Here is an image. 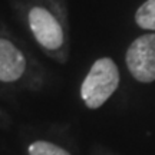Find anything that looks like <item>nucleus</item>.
Segmentation results:
<instances>
[{
	"label": "nucleus",
	"mask_w": 155,
	"mask_h": 155,
	"mask_svg": "<svg viewBox=\"0 0 155 155\" xmlns=\"http://www.w3.org/2000/svg\"><path fill=\"white\" fill-rule=\"evenodd\" d=\"M135 22L139 28L155 30V0H147L139 6L135 13Z\"/></svg>",
	"instance_id": "39448f33"
},
{
	"label": "nucleus",
	"mask_w": 155,
	"mask_h": 155,
	"mask_svg": "<svg viewBox=\"0 0 155 155\" xmlns=\"http://www.w3.org/2000/svg\"><path fill=\"white\" fill-rule=\"evenodd\" d=\"M26 59L15 45L0 39V81L15 82L25 73Z\"/></svg>",
	"instance_id": "20e7f679"
},
{
	"label": "nucleus",
	"mask_w": 155,
	"mask_h": 155,
	"mask_svg": "<svg viewBox=\"0 0 155 155\" xmlns=\"http://www.w3.org/2000/svg\"><path fill=\"white\" fill-rule=\"evenodd\" d=\"M29 26L35 39L45 49L56 50L63 43V29L56 17L43 7H33L29 12Z\"/></svg>",
	"instance_id": "7ed1b4c3"
},
{
	"label": "nucleus",
	"mask_w": 155,
	"mask_h": 155,
	"mask_svg": "<svg viewBox=\"0 0 155 155\" xmlns=\"http://www.w3.org/2000/svg\"><path fill=\"white\" fill-rule=\"evenodd\" d=\"M125 62L134 79L142 83L155 81V33L142 35L129 45Z\"/></svg>",
	"instance_id": "f03ea898"
},
{
	"label": "nucleus",
	"mask_w": 155,
	"mask_h": 155,
	"mask_svg": "<svg viewBox=\"0 0 155 155\" xmlns=\"http://www.w3.org/2000/svg\"><path fill=\"white\" fill-rule=\"evenodd\" d=\"M119 85V71L111 58L95 62L81 86V98L91 109H98L111 98Z\"/></svg>",
	"instance_id": "f257e3e1"
},
{
	"label": "nucleus",
	"mask_w": 155,
	"mask_h": 155,
	"mask_svg": "<svg viewBox=\"0 0 155 155\" xmlns=\"http://www.w3.org/2000/svg\"><path fill=\"white\" fill-rule=\"evenodd\" d=\"M29 155H71L66 150L46 141H36L29 147Z\"/></svg>",
	"instance_id": "423d86ee"
}]
</instances>
